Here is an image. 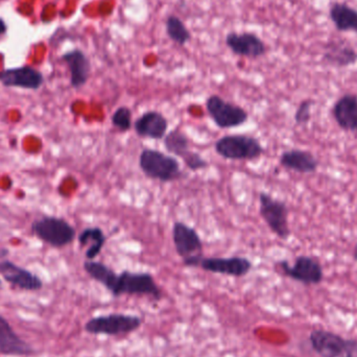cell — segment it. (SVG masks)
<instances>
[{"label": "cell", "instance_id": "obj_1", "mask_svg": "<svg viewBox=\"0 0 357 357\" xmlns=\"http://www.w3.org/2000/svg\"><path fill=\"white\" fill-rule=\"evenodd\" d=\"M107 289L116 298L123 295L149 296L156 301L162 298V291L154 277L146 272L123 271L121 274L115 273Z\"/></svg>", "mask_w": 357, "mask_h": 357}, {"label": "cell", "instance_id": "obj_2", "mask_svg": "<svg viewBox=\"0 0 357 357\" xmlns=\"http://www.w3.org/2000/svg\"><path fill=\"white\" fill-rule=\"evenodd\" d=\"M139 167L144 175L159 182H175L184 177L180 163L175 157L154 149L142 151Z\"/></svg>", "mask_w": 357, "mask_h": 357}, {"label": "cell", "instance_id": "obj_3", "mask_svg": "<svg viewBox=\"0 0 357 357\" xmlns=\"http://www.w3.org/2000/svg\"><path fill=\"white\" fill-rule=\"evenodd\" d=\"M214 150L218 156L231 161L256 160L264 153L259 140L245 134L222 136L214 144Z\"/></svg>", "mask_w": 357, "mask_h": 357}, {"label": "cell", "instance_id": "obj_4", "mask_svg": "<svg viewBox=\"0 0 357 357\" xmlns=\"http://www.w3.org/2000/svg\"><path fill=\"white\" fill-rule=\"evenodd\" d=\"M206 110L220 129L227 130L241 127L249 121V113L243 107L224 100L218 94H212L206 100Z\"/></svg>", "mask_w": 357, "mask_h": 357}, {"label": "cell", "instance_id": "obj_5", "mask_svg": "<svg viewBox=\"0 0 357 357\" xmlns=\"http://www.w3.org/2000/svg\"><path fill=\"white\" fill-rule=\"evenodd\" d=\"M142 320L138 316L126 314H110L92 318L85 324V331L90 335L108 337L129 335L140 328Z\"/></svg>", "mask_w": 357, "mask_h": 357}, {"label": "cell", "instance_id": "obj_6", "mask_svg": "<svg viewBox=\"0 0 357 357\" xmlns=\"http://www.w3.org/2000/svg\"><path fill=\"white\" fill-rule=\"evenodd\" d=\"M259 213L268 229L282 241H287L291 231L289 225V208L284 202L270 193H259Z\"/></svg>", "mask_w": 357, "mask_h": 357}, {"label": "cell", "instance_id": "obj_7", "mask_svg": "<svg viewBox=\"0 0 357 357\" xmlns=\"http://www.w3.org/2000/svg\"><path fill=\"white\" fill-rule=\"evenodd\" d=\"M312 349L321 357H357V341L344 339L327 331H314L310 335Z\"/></svg>", "mask_w": 357, "mask_h": 357}, {"label": "cell", "instance_id": "obj_8", "mask_svg": "<svg viewBox=\"0 0 357 357\" xmlns=\"http://www.w3.org/2000/svg\"><path fill=\"white\" fill-rule=\"evenodd\" d=\"M277 266L284 276L302 284L316 285L324 279V271L320 262L310 256H299L294 264H289L287 260H280L277 262Z\"/></svg>", "mask_w": 357, "mask_h": 357}, {"label": "cell", "instance_id": "obj_9", "mask_svg": "<svg viewBox=\"0 0 357 357\" xmlns=\"http://www.w3.org/2000/svg\"><path fill=\"white\" fill-rule=\"evenodd\" d=\"M33 231L42 241L54 247H65L75 241V230L66 220L45 218L33 225Z\"/></svg>", "mask_w": 357, "mask_h": 357}, {"label": "cell", "instance_id": "obj_10", "mask_svg": "<svg viewBox=\"0 0 357 357\" xmlns=\"http://www.w3.org/2000/svg\"><path fill=\"white\" fill-rule=\"evenodd\" d=\"M197 268L212 274L225 275L231 277H243L249 274L253 268L251 260L241 256L232 257H205L199 258Z\"/></svg>", "mask_w": 357, "mask_h": 357}, {"label": "cell", "instance_id": "obj_11", "mask_svg": "<svg viewBox=\"0 0 357 357\" xmlns=\"http://www.w3.org/2000/svg\"><path fill=\"white\" fill-rule=\"evenodd\" d=\"M225 43L232 54L243 58L256 60L264 56L268 52L264 40L251 31H230L227 33Z\"/></svg>", "mask_w": 357, "mask_h": 357}, {"label": "cell", "instance_id": "obj_12", "mask_svg": "<svg viewBox=\"0 0 357 357\" xmlns=\"http://www.w3.org/2000/svg\"><path fill=\"white\" fill-rule=\"evenodd\" d=\"M176 252L182 259L203 254V241L197 231L183 222H176L172 230Z\"/></svg>", "mask_w": 357, "mask_h": 357}, {"label": "cell", "instance_id": "obj_13", "mask_svg": "<svg viewBox=\"0 0 357 357\" xmlns=\"http://www.w3.org/2000/svg\"><path fill=\"white\" fill-rule=\"evenodd\" d=\"M133 128L139 137L163 140L169 131V121L159 111L150 110L144 112L134 121Z\"/></svg>", "mask_w": 357, "mask_h": 357}, {"label": "cell", "instance_id": "obj_14", "mask_svg": "<svg viewBox=\"0 0 357 357\" xmlns=\"http://www.w3.org/2000/svg\"><path fill=\"white\" fill-rule=\"evenodd\" d=\"M323 61L331 66L345 68L356 64L357 52L346 40H331L325 44Z\"/></svg>", "mask_w": 357, "mask_h": 357}, {"label": "cell", "instance_id": "obj_15", "mask_svg": "<svg viewBox=\"0 0 357 357\" xmlns=\"http://www.w3.org/2000/svg\"><path fill=\"white\" fill-rule=\"evenodd\" d=\"M0 274L4 280L24 291H39L43 287L39 277L10 261L0 262Z\"/></svg>", "mask_w": 357, "mask_h": 357}, {"label": "cell", "instance_id": "obj_16", "mask_svg": "<svg viewBox=\"0 0 357 357\" xmlns=\"http://www.w3.org/2000/svg\"><path fill=\"white\" fill-rule=\"evenodd\" d=\"M33 354L31 345L23 341L10 323L0 316V354L10 356H29Z\"/></svg>", "mask_w": 357, "mask_h": 357}, {"label": "cell", "instance_id": "obj_17", "mask_svg": "<svg viewBox=\"0 0 357 357\" xmlns=\"http://www.w3.org/2000/svg\"><path fill=\"white\" fill-rule=\"evenodd\" d=\"M333 116L344 131L357 133V96L344 94L333 107Z\"/></svg>", "mask_w": 357, "mask_h": 357}, {"label": "cell", "instance_id": "obj_18", "mask_svg": "<svg viewBox=\"0 0 357 357\" xmlns=\"http://www.w3.org/2000/svg\"><path fill=\"white\" fill-rule=\"evenodd\" d=\"M0 82L8 87H21L25 89H38L43 83V77L31 67L6 69L0 73Z\"/></svg>", "mask_w": 357, "mask_h": 357}, {"label": "cell", "instance_id": "obj_19", "mask_svg": "<svg viewBox=\"0 0 357 357\" xmlns=\"http://www.w3.org/2000/svg\"><path fill=\"white\" fill-rule=\"evenodd\" d=\"M70 71V84L75 89L86 85L91 75V63L82 50H73L62 56Z\"/></svg>", "mask_w": 357, "mask_h": 357}, {"label": "cell", "instance_id": "obj_20", "mask_svg": "<svg viewBox=\"0 0 357 357\" xmlns=\"http://www.w3.org/2000/svg\"><path fill=\"white\" fill-rule=\"evenodd\" d=\"M279 162L284 169L300 174L316 173L320 165L318 159L312 153L298 149L283 152L279 158Z\"/></svg>", "mask_w": 357, "mask_h": 357}, {"label": "cell", "instance_id": "obj_21", "mask_svg": "<svg viewBox=\"0 0 357 357\" xmlns=\"http://www.w3.org/2000/svg\"><path fill=\"white\" fill-rule=\"evenodd\" d=\"M329 18L335 29L342 33H357V10L345 2H333L329 6Z\"/></svg>", "mask_w": 357, "mask_h": 357}, {"label": "cell", "instance_id": "obj_22", "mask_svg": "<svg viewBox=\"0 0 357 357\" xmlns=\"http://www.w3.org/2000/svg\"><path fill=\"white\" fill-rule=\"evenodd\" d=\"M79 243L82 247H87L86 258L94 260L102 253L107 243V235L100 227H88L79 235Z\"/></svg>", "mask_w": 357, "mask_h": 357}, {"label": "cell", "instance_id": "obj_23", "mask_svg": "<svg viewBox=\"0 0 357 357\" xmlns=\"http://www.w3.org/2000/svg\"><path fill=\"white\" fill-rule=\"evenodd\" d=\"M163 146L169 154L178 158H182L189 151H191L188 136L178 128L167 132V135L163 138Z\"/></svg>", "mask_w": 357, "mask_h": 357}, {"label": "cell", "instance_id": "obj_24", "mask_svg": "<svg viewBox=\"0 0 357 357\" xmlns=\"http://www.w3.org/2000/svg\"><path fill=\"white\" fill-rule=\"evenodd\" d=\"M167 37L178 46H185L191 40V33L180 17L169 15L165 20Z\"/></svg>", "mask_w": 357, "mask_h": 357}, {"label": "cell", "instance_id": "obj_25", "mask_svg": "<svg viewBox=\"0 0 357 357\" xmlns=\"http://www.w3.org/2000/svg\"><path fill=\"white\" fill-rule=\"evenodd\" d=\"M111 123L121 133L129 132L133 128V112L129 107H119L111 116Z\"/></svg>", "mask_w": 357, "mask_h": 357}, {"label": "cell", "instance_id": "obj_26", "mask_svg": "<svg viewBox=\"0 0 357 357\" xmlns=\"http://www.w3.org/2000/svg\"><path fill=\"white\" fill-rule=\"evenodd\" d=\"M314 102L310 98L302 100L295 113V123L298 126H305L312 119V110Z\"/></svg>", "mask_w": 357, "mask_h": 357}, {"label": "cell", "instance_id": "obj_27", "mask_svg": "<svg viewBox=\"0 0 357 357\" xmlns=\"http://www.w3.org/2000/svg\"><path fill=\"white\" fill-rule=\"evenodd\" d=\"M183 162L186 165L187 169L192 172L201 171V169H207L209 167V162L206 160L204 157H202L199 153L189 151L184 157H182Z\"/></svg>", "mask_w": 357, "mask_h": 357}, {"label": "cell", "instance_id": "obj_28", "mask_svg": "<svg viewBox=\"0 0 357 357\" xmlns=\"http://www.w3.org/2000/svg\"><path fill=\"white\" fill-rule=\"evenodd\" d=\"M6 24H4L3 21L0 19V33H3L4 31H6Z\"/></svg>", "mask_w": 357, "mask_h": 357}, {"label": "cell", "instance_id": "obj_29", "mask_svg": "<svg viewBox=\"0 0 357 357\" xmlns=\"http://www.w3.org/2000/svg\"><path fill=\"white\" fill-rule=\"evenodd\" d=\"M354 258L356 261H357V243L356 245V247H354Z\"/></svg>", "mask_w": 357, "mask_h": 357}, {"label": "cell", "instance_id": "obj_30", "mask_svg": "<svg viewBox=\"0 0 357 357\" xmlns=\"http://www.w3.org/2000/svg\"><path fill=\"white\" fill-rule=\"evenodd\" d=\"M0 287H1V280H0Z\"/></svg>", "mask_w": 357, "mask_h": 357}]
</instances>
